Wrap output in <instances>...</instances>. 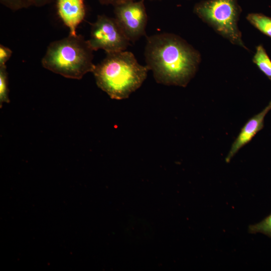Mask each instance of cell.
<instances>
[{
    "label": "cell",
    "mask_w": 271,
    "mask_h": 271,
    "mask_svg": "<svg viewBox=\"0 0 271 271\" xmlns=\"http://www.w3.org/2000/svg\"><path fill=\"white\" fill-rule=\"evenodd\" d=\"M145 57L157 83L183 87L194 77L201 62L197 50L179 36L167 33L147 38Z\"/></svg>",
    "instance_id": "6da1fadb"
},
{
    "label": "cell",
    "mask_w": 271,
    "mask_h": 271,
    "mask_svg": "<svg viewBox=\"0 0 271 271\" xmlns=\"http://www.w3.org/2000/svg\"><path fill=\"white\" fill-rule=\"evenodd\" d=\"M149 70L138 63L133 53L125 50L106 53L92 73L99 88L111 98L121 100L141 86Z\"/></svg>",
    "instance_id": "7a4b0ae2"
},
{
    "label": "cell",
    "mask_w": 271,
    "mask_h": 271,
    "mask_svg": "<svg viewBox=\"0 0 271 271\" xmlns=\"http://www.w3.org/2000/svg\"><path fill=\"white\" fill-rule=\"evenodd\" d=\"M93 51L81 35H69L50 44L42 64L46 69L66 78L80 79L95 68Z\"/></svg>",
    "instance_id": "3957f363"
},
{
    "label": "cell",
    "mask_w": 271,
    "mask_h": 271,
    "mask_svg": "<svg viewBox=\"0 0 271 271\" xmlns=\"http://www.w3.org/2000/svg\"><path fill=\"white\" fill-rule=\"evenodd\" d=\"M242 10L237 0H205L197 3L194 13L217 33L232 44L248 50L238 22Z\"/></svg>",
    "instance_id": "277c9868"
},
{
    "label": "cell",
    "mask_w": 271,
    "mask_h": 271,
    "mask_svg": "<svg viewBox=\"0 0 271 271\" xmlns=\"http://www.w3.org/2000/svg\"><path fill=\"white\" fill-rule=\"evenodd\" d=\"M88 43L93 51L104 50L106 53L126 50L128 40L115 18L99 15L91 24Z\"/></svg>",
    "instance_id": "5b68a950"
},
{
    "label": "cell",
    "mask_w": 271,
    "mask_h": 271,
    "mask_svg": "<svg viewBox=\"0 0 271 271\" xmlns=\"http://www.w3.org/2000/svg\"><path fill=\"white\" fill-rule=\"evenodd\" d=\"M145 0L130 1L114 7L115 19L130 42L146 35L148 16Z\"/></svg>",
    "instance_id": "8992f818"
},
{
    "label": "cell",
    "mask_w": 271,
    "mask_h": 271,
    "mask_svg": "<svg viewBox=\"0 0 271 271\" xmlns=\"http://www.w3.org/2000/svg\"><path fill=\"white\" fill-rule=\"evenodd\" d=\"M270 110L271 100L260 112L247 120L232 143L225 159L226 163H229L237 152L243 147L248 144L253 137L263 128L264 118Z\"/></svg>",
    "instance_id": "52a82bcc"
},
{
    "label": "cell",
    "mask_w": 271,
    "mask_h": 271,
    "mask_svg": "<svg viewBox=\"0 0 271 271\" xmlns=\"http://www.w3.org/2000/svg\"><path fill=\"white\" fill-rule=\"evenodd\" d=\"M56 6L59 17L69 29V35L76 36V28L85 16L84 0H56Z\"/></svg>",
    "instance_id": "ba28073f"
},
{
    "label": "cell",
    "mask_w": 271,
    "mask_h": 271,
    "mask_svg": "<svg viewBox=\"0 0 271 271\" xmlns=\"http://www.w3.org/2000/svg\"><path fill=\"white\" fill-rule=\"evenodd\" d=\"M252 62L271 81V60L262 45L260 44L256 47Z\"/></svg>",
    "instance_id": "9c48e42d"
},
{
    "label": "cell",
    "mask_w": 271,
    "mask_h": 271,
    "mask_svg": "<svg viewBox=\"0 0 271 271\" xmlns=\"http://www.w3.org/2000/svg\"><path fill=\"white\" fill-rule=\"evenodd\" d=\"M246 20L254 27L271 38V18L261 13H250Z\"/></svg>",
    "instance_id": "30bf717a"
},
{
    "label": "cell",
    "mask_w": 271,
    "mask_h": 271,
    "mask_svg": "<svg viewBox=\"0 0 271 271\" xmlns=\"http://www.w3.org/2000/svg\"><path fill=\"white\" fill-rule=\"evenodd\" d=\"M5 102L9 103L8 78L6 66L0 65V107Z\"/></svg>",
    "instance_id": "8fae6325"
},
{
    "label": "cell",
    "mask_w": 271,
    "mask_h": 271,
    "mask_svg": "<svg viewBox=\"0 0 271 271\" xmlns=\"http://www.w3.org/2000/svg\"><path fill=\"white\" fill-rule=\"evenodd\" d=\"M250 233H261L271 237V212L260 222L248 226Z\"/></svg>",
    "instance_id": "7c38bea8"
},
{
    "label": "cell",
    "mask_w": 271,
    "mask_h": 271,
    "mask_svg": "<svg viewBox=\"0 0 271 271\" xmlns=\"http://www.w3.org/2000/svg\"><path fill=\"white\" fill-rule=\"evenodd\" d=\"M0 2L4 6L13 11L32 6L30 0H0Z\"/></svg>",
    "instance_id": "4fadbf2b"
},
{
    "label": "cell",
    "mask_w": 271,
    "mask_h": 271,
    "mask_svg": "<svg viewBox=\"0 0 271 271\" xmlns=\"http://www.w3.org/2000/svg\"><path fill=\"white\" fill-rule=\"evenodd\" d=\"M12 52L8 48L1 45L0 46V65H5L6 62L11 56Z\"/></svg>",
    "instance_id": "5bb4252c"
},
{
    "label": "cell",
    "mask_w": 271,
    "mask_h": 271,
    "mask_svg": "<svg viewBox=\"0 0 271 271\" xmlns=\"http://www.w3.org/2000/svg\"><path fill=\"white\" fill-rule=\"evenodd\" d=\"M103 5H111L113 7L134 0H98Z\"/></svg>",
    "instance_id": "9a60e30c"
},
{
    "label": "cell",
    "mask_w": 271,
    "mask_h": 271,
    "mask_svg": "<svg viewBox=\"0 0 271 271\" xmlns=\"http://www.w3.org/2000/svg\"><path fill=\"white\" fill-rule=\"evenodd\" d=\"M32 6L42 7L51 3L53 0H30Z\"/></svg>",
    "instance_id": "2e32d148"
}]
</instances>
